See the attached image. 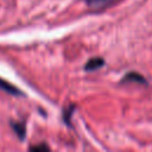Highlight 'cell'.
I'll return each instance as SVG.
<instances>
[{
  "label": "cell",
  "instance_id": "obj_3",
  "mask_svg": "<svg viewBox=\"0 0 152 152\" xmlns=\"http://www.w3.org/2000/svg\"><path fill=\"white\" fill-rule=\"evenodd\" d=\"M12 128L14 129V132L17 133L18 138L20 140H24L25 139V135H26V127L23 122H12Z\"/></svg>",
  "mask_w": 152,
  "mask_h": 152
},
{
  "label": "cell",
  "instance_id": "obj_5",
  "mask_svg": "<svg viewBox=\"0 0 152 152\" xmlns=\"http://www.w3.org/2000/svg\"><path fill=\"white\" fill-rule=\"evenodd\" d=\"M74 109H75V106L71 104V106L66 107V108L64 109V112H63V120H64L65 125H68V126H70V124H71V121H70V116H71Z\"/></svg>",
  "mask_w": 152,
  "mask_h": 152
},
{
  "label": "cell",
  "instance_id": "obj_2",
  "mask_svg": "<svg viewBox=\"0 0 152 152\" xmlns=\"http://www.w3.org/2000/svg\"><path fill=\"white\" fill-rule=\"evenodd\" d=\"M0 89H2L4 91L8 93L10 95H23V93L18 88H15L14 86H12L11 83L6 82L2 78H0Z\"/></svg>",
  "mask_w": 152,
  "mask_h": 152
},
{
  "label": "cell",
  "instance_id": "obj_6",
  "mask_svg": "<svg viewBox=\"0 0 152 152\" xmlns=\"http://www.w3.org/2000/svg\"><path fill=\"white\" fill-rule=\"evenodd\" d=\"M139 81V82H142V83H145V80L141 77V75H139V74H137V72H131V74H127L126 76H125V78H124V81Z\"/></svg>",
  "mask_w": 152,
  "mask_h": 152
},
{
  "label": "cell",
  "instance_id": "obj_1",
  "mask_svg": "<svg viewBox=\"0 0 152 152\" xmlns=\"http://www.w3.org/2000/svg\"><path fill=\"white\" fill-rule=\"evenodd\" d=\"M103 64H104V61H103L102 58L95 57V58L89 59V61L86 63V65H84V70H87V71H93V70L100 69Z\"/></svg>",
  "mask_w": 152,
  "mask_h": 152
},
{
  "label": "cell",
  "instance_id": "obj_4",
  "mask_svg": "<svg viewBox=\"0 0 152 152\" xmlns=\"http://www.w3.org/2000/svg\"><path fill=\"white\" fill-rule=\"evenodd\" d=\"M83 1L90 8H100V7H103V6L108 5L113 0H83Z\"/></svg>",
  "mask_w": 152,
  "mask_h": 152
},
{
  "label": "cell",
  "instance_id": "obj_7",
  "mask_svg": "<svg viewBox=\"0 0 152 152\" xmlns=\"http://www.w3.org/2000/svg\"><path fill=\"white\" fill-rule=\"evenodd\" d=\"M30 148H31V150H37V151H38V150H45V151H46V150H49V146H46V145H44V144H43V145H37V146H31Z\"/></svg>",
  "mask_w": 152,
  "mask_h": 152
}]
</instances>
